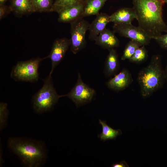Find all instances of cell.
<instances>
[{"instance_id":"20","label":"cell","mask_w":167,"mask_h":167,"mask_svg":"<svg viewBox=\"0 0 167 167\" xmlns=\"http://www.w3.org/2000/svg\"><path fill=\"white\" fill-rule=\"evenodd\" d=\"M143 45L139 42L131 40L127 44L121 58L122 60L129 59L136 50Z\"/></svg>"},{"instance_id":"16","label":"cell","mask_w":167,"mask_h":167,"mask_svg":"<svg viewBox=\"0 0 167 167\" xmlns=\"http://www.w3.org/2000/svg\"><path fill=\"white\" fill-rule=\"evenodd\" d=\"M11 10L16 14L23 15L35 12L32 0H12Z\"/></svg>"},{"instance_id":"25","label":"cell","mask_w":167,"mask_h":167,"mask_svg":"<svg viewBox=\"0 0 167 167\" xmlns=\"http://www.w3.org/2000/svg\"><path fill=\"white\" fill-rule=\"evenodd\" d=\"M7 11L6 7L3 5L0 6V19H2L7 14Z\"/></svg>"},{"instance_id":"14","label":"cell","mask_w":167,"mask_h":167,"mask_svg":"<svg viewBox=\"0 0 167 167\" xmlns=\"http://www.w3.org/2000/svg\"><path fill=\"white\" fill-rule=\"evenodd\" d=\"M110 22L109 15L106 13H99L92 22L90 24L89 30V38L94 41L105 29L107 24Z\"/></svg>"},{"instance_id":"3","label":"cell","mask_w":167,"mask_h":167,"mask_svg":"<svg viewBox=\"0 0 167 167\" xmlns=\"http://www.w3.org/2000/svg\"><path fill=\"white\" fill-rule=\"evenodd\" d=\"M165 80L161 56L153 55L148 65L139 72L137 81L141 96L148 97L161 88Z\"/></svg>"},{"instance_id":"8","label":"cell","mask_w":167,"mask_h":167,"mask_svg":"<svg viewBox=\"0 0 167 167\" xmlns=\"http://www.w3.org/2000/svg\"><path fill=\"white\" fill-rule=\"evenodd\" d=\"M113 31L121 36L137 41L143 45L149 44L151 39L138 26L131 24H114Z\"/></svg>"},{"instance_id":"10","label":"cell","mask_w":167,"mask_h":167,"mask_svg":"<svg viewBox=\"0 0 167 167\" xmlns=\"http://www.w3.org/2000/svg\"><path fill=\"white\" fill-rule=\"evenodd\" d=\"M84 2L76 3L63 7L57 12L58 14V21L61 23H71L83 17Z\"/></svg>"},{"instance_id":"6","label":"cell","mask_w":167,"mask_h":167,"mask_svg":"<svg viewBox=\"0 0 167 167\" xmlns=\"http://www.w3.org/2000/svg\"><path fill=\"white\" fill-rule=\"evenodd\" d=\"M83 18H79L70 23V46L71 52L74 54H76L86 45L85 35L89 30L90 24Z\"/></svg>"},{"instance_id":"12","label":"cell","mask_w":167,"mask_h":167,"mask_svg":"<svg viewBox=\"0 0 167 167\" xmlns=\"http://www.w3.org/2000/svg\"><path fill=\"white\" fill-rule=\"evenodd\" d=\"M114 33L113 31L106 28L95 40V44L108 50L118 47L120 42Z\"/></svg>"},{"instance_id":"15","label":"cell","mask_w":167,"mask_h":167,"mask_svg":"<svg viewBox=\"0 0 167 167\" xmlns=\"http://www.w3.org/2000/svg\"><path fill=\"white\" fill-rule=\"evenodd\" d=\"M109 51L104 65V73L106 77L115 75L119 68L118 54L114 49Z\"/></svg>"},{"instance_id":"27","label":"cell","mask_w":167,"mask_h":167,"mask_svg":"<svg viewBox=\"0 0 167 167\" xmlns=\"http://www.w3.org/2000/svg\"><path fill=\"white\" fill-rule=\"evenodd\" d=\"M165 80L167 83V65L164 70Z\"/></svg>"},{"instance_id":"4","label":"cell","mask_w":167,"mask_h":167,"mask_svg":"<svg viewBox=\"0 0 167 167\" xmlns=\"http://www.w3.org/2000/svg\"><path fill=\"white\" fill-rule=\"evenodd\" d=\"M43 81L42 87L35 94L32 100L33 109L39 113L51 110L61 97L54 87L51 76L49 75Z\"/></svg>"},{"instance_id":"26","label":"cell","mask_w":167,"mask_h":167,"mask_svg":"<svg viewBox=\"0 0 167 167\" xmlns=\"http://www.w3.org/2000/svg\"><path fill=\"white\" fill-rule=\"evenodd\" d=\"M112 167H129L128 165L125 161H122L119 163H117L113 164Z\"/></svg>"},{"instance_id":"29","label":"cell","mask_w":167,"mask_h":167,"mask_svg":"<svg viewBox=\"0 0 167 167\" xmlns=\"http://www.w3.org/2000/svg\"><path fill=\"white\" fill-rule=\"evenodd\" d=\"M165 3H166L167 4V0H162Z\"/></svg>"},{"instance_id":"19","label":"cell","mask_w":167,"mask_h":167,"mask_svg":"<svg viewBox=\"0 0 167 167\" xmlns=\"http://www.w3.org/2000/svg\"><path fill=\"white\" fill-rule=\"evenodd\" d=\"M35 12L52 11V0H32Z\"/></svg>"},{"instance_id":"23","label":"cell","mask_w":167,"mask_h":167,"mask_svg":"<svg viewBox=\"0 0 167 167\" xmlns=\"http://www.w3.org/2000/svg\"><path fill=\"white\" fill-rule=\"evenodd\" d=\"M86 0H55L53 4L52 11H57L60 8L76 3L84 2Z\"/></svg>"},{"instance_id":"13","label":"cell","mask_w":167,"mask_h":167,"mask_svg":"<svg viewBox=\"0 0 167 167\" xmlns=\"http://www.w3.org/2000/svg\"><path fill=\"white\" fill-rule=\"evenodd\" d=\"M136 18L133 7L121 8L109 15L110 22H113L114 24H131Z\"/></svg>"},{"instance_id":"1","label":"cell","mask_w":167,"mask_h":167,"mask_svg":"<svg viewBox=\"0 0 167 167\" xmlns=\"http://www.w3.org/2000/svg\"><path fill=\"white\" fill-rule=\"evenodd\" d=\"M138 27L151 39L167 32L163 17L162 0H132Z\"/></svg>"},{"instance_id":"5","label":"cell","mask_w":167,"mask_h":167,"mask_svg":"<svg viewBox=\"0 0 167 167\" xmlns=\"http://www.w3.org/2000/svg\"><path fill=\"white\" fill-rule=\"evenodd\" d=\"M44 58L38 57L25 61L18 62L13 67L11 76L15 80L35 82L39 79L38 69L41 62Z\"/></svg>"},{"instance_id":"24","label":"cell","mask_w":167,"mask_h":167,"mask_svg":"<svg viewBox=\"0 0 167 167\" xmlns=\"http://www.w3.org/2000/svg\"><path fill=\"white\" fill-rule=\"evenodd\" d=\"M155 38V39L162 49L167 50V32Z\"/></svg>"},{"instance_id":"17","label":"cell","mask_w":167,"mask_h":167,"mask_svg":"<svg viewBox=\"0 0 167 167\" xmlns=\"http://www.w3.org/2000/svg\"><path fill=\"white\" fill-rule=\"evenodd\" d=\"M107 0H86L84 3L83 17L97 15Z\"/></svg>"},{"instance_id":"9","label":"cell","mask_w":167,"mask_h":167,"mask_svg":"<svg viewBox=\"0 0 167 167\" xmlns=\"http://www.w3.org/2000/svg\"><path fill=\"white\" fill-rule=\"evenodd\" d=\"M70 46V39L66 38L57 39L54 41L50 53L47 56L50 59L52 65L49 75L51 76L54 69L63 58Z\"/></svg>"},{"instance_id":"18","label":"cell","mask_w":167,"mask_h":167,"mask_svg":"<svg viewBox=\"0 0 167 167\" xmlns=\"http://www.w3.org/2000/svg\"><path fill=\"white\" fill-rule=\"evenodd\" d=\"M99 121L102 127V132L99 135L101 140L105 141L115 139L117 136L122 134V132L120 130H115L112 128L107 125L105 121L99 119Z\"/></svg>"},{"instance_id":"21","label":"cell","mask_w":167,"mask_h":167,"mask_svg":"<svg viewBox=\"0 0 167 167\" xmlns=\"http://www.w3.org/2000/svg\"><path fill=\"white\" fill-rule=\"evenodd\" d=\"M148 57L147 51L145 46L142 45L136 50L129 60L131 62L140 63L146 61Z\"/></svg>"},{"instance_id":"28","label":"cell","mask_w":167,"mask_h":167,"mask_svg":"<svg viewBox=\"0 0 167 167\" xmlns=\"http://www.w3.org/2000/svg\"><path fill=\"white\" fill-rule=\"evenodd\" d=\"M7 1V0H0V5H3V4Z\"/></svg>"},{"instance_id":"2","label":"cell","mask_w":167,"mask_h":167,"mask_svg":"<svg viewBox=\"0 0 167 167\" xmlns=\"http://www.w3.org/2000/svg\"><path fill=\"white\" fill-rule=\"evenodd\" d=\"M8 146L16 155L22 162L29 167H37L45 160L47 152L40 141L21 137L9 139Z\"/></svg>"},{"instance_id":"7","label":"cell","mask_w":167,"mask_h":167,"mask_svg":"<svg viewBox=\"0 0 167 167\" xmlns=\"http://www.w3.org/2000/svg\"><path fill=\"white\" fill-rule=\"evenodd\" d=\"M95 94V91L84 83L78 72L76 83L70 91L66 94L61 95L66 96L79 107L91 101Z\"/></svg>"},{"instance_id":"22","label":"cell","mask_w":167,"mask_h":167,"mask_svg":"<svg viewBox=\"0 0 167 167\" xmlns=\"http://www.w3.org/2000/svg\"><path fill=\"white\" fill-rule=\"evenodd\" d=\"M9 114L7 105L6 103L1 102L0 103V129L2 130L7 123Z\"/></svg>"},{"instance_id":"11","label":"cell","mask_w":167,"mask_h":167,"mask_svg":"<svg viewBox=\"0 0 167 167\" xmlns=\"http://www.w3.org/2000/svg\"><path fill=\"white\" fill-rule=\"evenodd\" d=\"M133 81L131 75L126 68H123L118 74L107 83V87L115 91H122L129 86Z\"/></svg>"}]
</instances>
